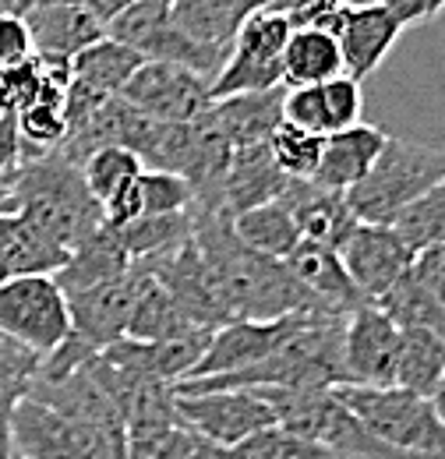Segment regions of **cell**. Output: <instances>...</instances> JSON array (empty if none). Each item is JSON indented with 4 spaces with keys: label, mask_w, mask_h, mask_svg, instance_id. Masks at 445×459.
Segmentation results:
<instances>
[{
    "label": "cell",
    "mask_w": 445,
    "mask_h": 459,
    "mask_svg": "<svg viewBox=\"0 0 445 459\" xmlns=\"http://www.w3.org/2000/svg\"><path fill=\"white\" fill-rule=\"evenodd\" d=\"M195 244L216 280L230 322H276L286 315L326 311L311 290H304V283L286 269V262L248 247L237 237L233 216L195 209Z\"/></svg>",
    "instance_id": "obj_1"
},
{
    "label": "cell",
    "mask_w": 445,
    "mask_h": 459,
    "mask_svg": "<svg viewBox=\"0 0 445 459\" xmlns=\"http://www.w3.org/2000/svg\"><path fill=\"white\" fill-rule=\"evenodd\" d=\"M0 212H14L47 230L67 251L85 240L92 230L103 227V209L89 195L82 167L64 160L57 149L25 152L11 191L0 198Z\"/></svg>",
    "instance_id": "obj_2"
},
{
    "label": "cell",
    "mask_w": 445,
    "mask_h": 459,
    "mask_svg": "<svg viewBox=\"0 0 445 459\" xmlns=\"http://www.w3.org/2000/svg\"><path fill=\"white\" fill-rule=\"evenodd\" d=\"M445 177V152L421 145L386 138L375 167L361 184L346 191V205L357 223H382L392 227L421 195H428Z\"/></svg>",
    "instance_id": "obj_3"
},
{
    "label": "cell",
    "mask_w": 445,
    "mask_h": 459,
    "mask_svg": "<svg viewBox=\"0 0 445 459\" xmlns=\"http://www.w3.org/2000/svg\"><path fill=\"white\" fill-rule=\"evenodd\" d=\"M276 410V424L326 446L343 459H406L389 442H382L336 389H255Z\"/></svg>",
    "instance_id": "obj_4"
},
{
    "label": "cell",
    "mask_w": 445,
    "mask_h": 459,
    "mask_svg": "<svg viewBox=\"0 0 445 459\" xmlns=\"http://www.w3.org/2000/svg\"><path fill=\"white\" fill-rule=\"evenodd\" d=\"M336 396L406 459H445V420L428 396L399 385H336Z\"/></svg>",
    "instance_id": "obj_5"
},
{
    "label": "cell",
    "mask_w": 445,
    "mask_h": 459,
    "mask_svg": "<svg viewBox=\"0 0 445 459\" xmlns=\"http://www.w3.org/2000/svg\"><path fill=\"white\" fill-rule=\"evenodd\" d=\"M293 32V22L279 11H255L240 22L233 47L226 54L222 71L213 78L209 92L213 103L244 96V92H269L283 85V50Z\"/></svg>",
    "instance_id": "obj_6"
},
{
    "label": "cell",
    "mask_w": 445,
    "mask_h": 459,
    "mask_svg": "<svg viewBox=\"0 0 445 459\" xmlns=\"http://www.w3.org/2000/svg\"><path fill=\"white\" fill-rule=\"evenodd\" d=\"M0 336L39 353L43 360L71 336L67 297L54 276H11L0 283Z\"/></svg>",
    "instance_id": "obj_7"
},
{
    "label": "cell",
    "mask_w": 445,
    "mask_h": 459,
    "mask_svg": "<svg viewBox=\"0 0 445 459\" xmlns=\"http://www.w3.org/2000/svg\"><path fill=\"white\" fill-rule=\"evenodd\" d=\"M308 25H318L326 32H333L336 43H339V54H343V67L357 82L371 78L403 36V25L392 18L382 0L339 4L333 11H322L318 18H311Z\"/></svg>",
    "instance_id": "obj_8"
},
{
    "label": "cell",
    "mask_w": 445,
    "mask_h": 459,
    "mask_svg": "<svg viewBox=\"0 0 445 459\" xmlns=\"http://www.w3.org/2000/svg\"><path fill=\"white\" fill-rule=\"evenodd\" d=\"M107 36L127 43L131 50H138L145 60H163V64H177V67H188L195 74H202L209 85L213 78L222 71L226 60L205 47H198L191 36H184L173 18H170L167 7H153V4H135L127 7L117 22L107 25Z\"/></svg>",
    "instance_id": "obj_9"
},
{
    "label": "cell",
    "mask_w": 445,
    "mask_h": 459,
    "mask_svg": "<svg viewBox=\"0 0 445 459\" xmlns=\"http://www.w3.org/2000/svg\"><path fill=\"white\" fill-rule=\"evenodd\" d=\"M177 413L198 435L233 449L262 428L276 424V410L255 389H213V393H177Z\"/></svg>",
    "instance_id": "obj_10"
},
{
    "label": "cell",
    "mask_w": 445,
    "mask_h": 459,
    "mask_svg": "<svg viewBox=\"0 0 445 459\" xmlns=\"http://www.w3.org/2000/svg\"><path fill=\"white\" fill-rule=\"evenodd\" d=\"M124 103H131L138 114L153 120H170V124H188L198 120L213 107L209 82L188 67L163 64V60H145L135 78L120 92Z\"/></svg>",
    "instance_id": "obj_11"
},
{
    "label": "cell",
    "mask_w": 445,
    "mask_h": 459,
    "mask_svg": "<svg viewBox=\"0 0 445 459\" xmlns=\"http://www.w3.org/2000/svg\"><path fill=\"white\" fill-rule=\"evenodd\" d=\"M399 360V325L368 300L343 322V371L346 385H392Z\"/></svg>",
    "instance_id": "obj_12"
},
{
    "label": "cell",
    "mask_w": 445,
    "mask_h": 459,
    "mask_svg": "<svg viewBox=\"0 0 445 459\" xmlns=\"http://www.w3.org/2000/svg\"><path fill=\"white\" fill-rule=\"evenodd\" d=\"M336 255L364 300H379L414 269V251L406 247V240L396 227L382 223H353Z\"/></svg>",
    "instance_id": "obj_13"
},
{
    "label": "cell",
    "mask_w": 445,
    "mask_h": 459,
    "mask_svg": "<svg viewBox=\"0 0 445 459\" xmlns=\"http://www.w3.org/2000/svg\"><path fill=\"white\" fill-rule=\"evenodd\" d=\"M135 287H138V269L131 262V269L124 276H117V280L78 290V293H67L71 336L89 353H100L107 346L127 340V318H131Z\"/></svg>",
    "instance_id": "obj_14"
},
{
    "label": "cell",
    "mask_w": 445,
    "mask_h": 459,
    "mask_svg": "<svg viewBox=\"0 0 445 459\" xmlns=\"http://www.w3.org/2000/svg\"><path fill=\"white\" fill-rule=\"evenodd\" d=\"M315 315V311H311ZM326 315V311H322ZM304 315H286V318H276V322H226L220 325L213 336H209V346L202 353V360L191 368V378H216V375H233V371H244L251 364H258L262 357H269L301 322Z\"/></svg>",
    "instance_id": "obj_15"
},
{
    "label": "cell",
    "mask_w": 445,
    "mask_h": 459,
    "mask_svg": "<svg viewBox=\"0 0 445 459\" xmlns=\"http://www.w3.org/2000/svg\"><path fill=\"white\" fill-rule=\"evenodd\" d=\"M22 18L32 32L36 57L47 64H71L85 47L107 36V25H100L82 4H47L25 11Z\"/></svg>",
    "instance_id": "obj_16"
},
{
    "label": "cell",
    "mask_w": 445,
    "mask_h": 459,
    "mask_svg": "<svg viewBox=\"0 0 445 459\" xmlns=\"http://www.w3.org/2000/svg\"><path fill=\"white\" fill-rule=\"evenodd\" d=\"M279 198L290 209L304 240L326 244L333 251H339V244L346 240V233L357 223L350 205H346V195L333 191V187H322L315 180H290Z\"/></svg>",
    "instance_id": "obj_17"
},
{
    "label": "cell",
    "mask_w": 445,
    "mask_h": 459,
    "mask_svg": "<svg viewBox=\"0 0 445 459\" xmlns=\"http://www.w3.org/2000/svg\"><path fill=\"white\" fill-rule=\"evenodd\" d=\"M286 184H290V177L276 167L269 142L240 145L230 160L226 180H222V209H226V216H240L255 205L276 202L286 191Z\"/></svg>",
    "instance_id": "obj_18"
},
{
    "label": "cell",
    "mask_w": 445,
    "mask_h": 459,
    "mask_svg": "<svg viewBox=\"0 0 445 459\" xmlns=\"http://www.w3.org/2000/svg\"><path fill=\"white\" fill-rule=\"evenodd\" d=\"M386 131L375 127V124H353V127H343L326 134V145H322V163L315 170V184L322 187H333V191H350L353 184H361L368 170L375 167L382 145H386Z\"/></svg>",
    "instance_id": "obj_19"
},
{
    "label": "cell",
    "mask_w": 445,
    "mask_h": 459,
    "mask_svg": "<svg viewBox=\"0 0 445 459\" xmlns=\"http://www.w3.org/2000/svg\"><path fill=\"white\" fill-rule=\"evenodd\" d=\"M286 269L304 283V290H311V297L336 315H350L353 307L368 304L364 293L353 287V280L346 276L339 255L326 244H315V240H301L290 258H283Z\"/></svg>",
    "instance_id": "obj_20"
},
{
    "label": "cell",
    "mask_w": 445,
    "mask_h": 459,
    "mask_svg": "<svg viewBox=\"0 0 445 459\" xmlns=\"http://www.w3.org/2000/svg\"><path fill=\"white\" fill-rule=\"evenodd\" d=\"M138 287H135V300H131V318H127V340L138 343H170V340H184L191 333H209L198 329L184 307L167 293L160 280H153L138 262Z\"/></svg>",
    "instance_id": "obj_21"
},
{
    "label": "cell",
    "mask_w": 445,
    "mask_h": 459,
    "mask_svg": "<svg viewBox=\"0 0 445 459\" xmlns=\"http://www.w3.org/2000/svg\"><path fill=\"white\" fill-rule=\"evenodd\" d=\"M131 269V258L127 251L120 247L117 240V230L103 227L92 230L85 240H78L71 251H67V262L60 265L54 273L57 287L67 293H78V290H89V287H100L107 280H117Z\"/></svg>",
    "instance_id": "obj_22"
},
{
    "label": "cell",
    "mask_w": 445,
    "mask_h": 459,
    "mask_svg": "<svg viewBox=\"0 0 445 459\" xmlns=\"http://www.w3.org/2000/svg\"><path fill=\"white\" fill-rule=\"evenodd\" d=\"M283 92L286 85L269 89V92H244V96L216 100L205 110V117L233 142V149L269 142V134L283 124Z\"/></svg>",
    "instance_id": "obj_23"
},
{
    "label": "cell",
    "mask_w": 445,
    "mask_h": 459,
    "mask_svg": "<svg viewBox=\"0 0 445 459\" xmlns=\"http://www.w3.org/2000/svg\"><path fill=\"white\" fill-rule=\"evenodd\" d=\"M339 74H346V67L333 32L318 25H293L283 50V85H326Z\"/></svg>",
    "instance_id": "obj_24"
},
{
    "label": "cell",
    "mask_w": 445,
    "mask_h": 459,
    "mask_svg": "<svg viewBox=\"0 0 445 459\" xmlns=\"http://www.w3.org/2000/svg\"><path fill=\"white\" fill-rule=\"evenodd\" d=\"M170 18L198 47H205L226 60L230 47H233V36H237L240 22L248 18V11L240 0H173Z\"/></svg>",
    "instance_id": "obj_25"
},
{
    "label": "cell",
    "mask_w": 445,
    "mask_h": 459,
    "mask_svg": "<svg viewBox=\"0 0 445 459\" xmlns=\"http://www.w3.org/2000/svg\"><path fill=\"white\" fill-rule=\"evenodd\" d=\"M142 64L145 57L138 50H131L127 43H120L113 36H103L100 43L85 47L71 60V82H78L100 96H120Z\"/></svg>",
    "instance_id": "obj_26"
},
{
    "label": "cell",
    "mask_w": 445,
    "mask_h": 459,
    "mask_svg": "<svg viewBox=\"0 0 445 459\" xmlns=\"http://www.w3.org/2000/svg\"><path fill=\"white\" fill-rule=\"evenodd\" d=\"M445 375V336L428 329H399V360H396V382L406 393L435 396Z\"/></svg>",
    "instance_id": "obj_27"
},
{
    "label": "cell",
    "mask_w": 445,
    "mask_h": 459,
    "mask_svg": "<svg viewBox=\"0 0 445 459\" xmlns=\"http://www.w3.org/2000/svg\"><path fill=\"white\" fill-rule=\"evenodd\" d=\"M43 357L0 336V459H11V420L22 400H29Z\"/></svg>",
    "instance_id": "obj_28"
},
{
    "label": "cell",
    "mask_w": 445,
    "mask_h": 459,
    "mask_svg": "<svg viewBox=\"0 0 445 459\" xmlns=\"http://www.w3.org/2000/svg\"><path fill=\"white\" fill-rule=\"evenodd\" d=\"M233 230L248 247H255V251H262L269 258H279V262L290 258V251L304 240L297 223H293V216H290V209L283 205V198L233 216Z\"/></svg>",
    "instance_id": "obj_29"
},
{
    "label": "cell",
    "mask_w": 445,
    "mask_h": 459,
    "mask_svg": "<svg viewBox=\"0 0 445 459\" xmlns=\"http://www.w3.org/2000/svg\"><path fill=\"white\" fill-rule=\"evenodd\" d=\"M399 329H428L445 336V304L435 297V290L428 287L414 269L375 300Z\"/></svg>",
    "instance_id": "obj_30"
},
{
    "label": "cell",
    "mask_w": 445,
    "mask_h": 459,
    "mask_svg": "<svg viewBox=\"0 0 445 459\" xmlns=\"http://www.w3.org/2000/svg\"><path fill=\"white\" fill-rule=\"evenodd\" d=\"M191 233H195V209L163 212V216H138L135 223L117 227V240L131 262H142V258L180 247L184 240H191Z\"/></svg>",
    "instance_id": "obj_31"
},
{
    "label": "cell",
    "mask_w": 445,
    "mask_h": 459,
    "mask_svg": "<svg viewBox=\"0 0 445 459\" xmlns=\"http://www.w3.org/2000/svg\"><path fill=\"white\" fill-rule=\"evenodd\" d=\"M142 173H145V163H142L131 149H124V145L96 149V152L82 163L85 187H89V195L100 202V209L110 202L113 195H120L124 187H131Z\"/></svg>",
    "instance_id": "obj_32"
},
{
    "label": "cell",
    "mask_w": 445,
    "mask_h": 459,
    "mask_svg": "<svg viewBox=\"0 0 445 459\" xmlns=\"http://www.w3.org/2000/svg\"><path fill=\"white\" fill-rule=\"evenodd\" d=\"M392 227L406 240V247L414 251V258H417L421 251L442 247L445 244V177L428 191V195H421Z\"/></svg>",
    "instance_id": "obj_33"
},
{
    "label": "cell",
    "mask_w": 445,
    "mask_h": 459,
    "mask_svg": "<svg viewBox=\"0 0 445 459\" xmlns=\"http://www.w3.org/2000/svg\"><path fill=\"white\" fill-rule=\"evenodd\" d=\"M230 459H343L329 453L326 446L283 428V424H273V428H262L255 431L251 438L237 442L230 449Z\"/></svg>",
    "instance_id": "obj_34"
},
{
    "label": "cell",
    "mask_w": 445,
    "mask_h": 459,
    "mask_svg": "<svg viewBox=\"0 0 445 459\" xmlns=\"http://www.w3.org/2000/svg\"><path fill=\"white\" fill-rule=\"evenodd\" d=\"M322 145H326V134L293 127V124H286V120L269 134L273 160H276V167L286 173L290 180H311V177H315L318 163H322Z\"/></svg>",
    "instance_id": "obj_35"
},
{
    "label": "cell",
    "mask_w": 445,
    "mask_h": 459,
    "mask_svg": "<svg viewBox=\"0 0 445 459\" xmlns=\"http://www.w3.org/2000/svg\"><path fill=\"white\" fill-rule=\"evenodd\" d=\"M14 120H18V134H22V149L25 152H50V149H57L64 142V134H67L64 103L36 100L29 110H22Z\"/></svg>",
    "instance_id": "obj_36"
},
{
    "label": "cell",
    "mask_w": 445,
    "mask_h": 459,
    "mask_svg": "<svg viewBox=\"0 0 445 459\" xmlns=\"http://www.w3.org/2000/svg\"><path fill=\"white\" fill-rule=\"evenodd\" d=\"M142 198H145V216H163V212H188L195 209V191L180 173L170 170H145L138 177Z\"/></svg>",
    "instance_id": "obj_37"
},
{
    "label": "cell",
    "mask_w": 445,
    "mask_h": 459,
    "mask_svg": "<svg viewBox=\"0 0 445 459\" xmlns=\"http://www.w3.org/2000/svg\"><path fill=\"white\" fill-rule=\"evenodd\" d=\"M318 89H322V110H326V127H329V134L361 124V114H364V89H361L357 78L339 74V78L318 85Z\"/></svg>",
    "instance_id": "obj_38"
},
{
    "label": "cell",
    "mask_w": 445,
    "mask_h": 459,
    "mask_svg": "<svg viewBox=\"0 0 445 459\" xmlns=\"http://www.w3.org/2000/svg\"><path fill=\"white\" fill-rule=\"evenodd\" d=\"M283 120L315 134H329L326 110H322V89L318 85H297L283 92Z\"/></svg>",
    "instance_id": "obj_39"
},
{
    "label": "cell",
    "mask_w": 445,
    "mask_h": 459,
    "mask_svg": "<svg viewBox=\"0 0 445 459\" xmlns=\"http://www.w3.org/2000/svg\"><path fill=\"white\" fill-rule=\"evenodd\" d=\"M36 57L32 32L22 14H4L0 18V67H18Z\"/></svg>",
    "instance_id": "obj_40"
},
{
    "label": "cell",
    "mask_w": 445,
    "mask_h": 459,
    "mask_svg": "<svg viewBox=\"0 0 445 459\" xmlns=\"http://www.w3.org/2000/svg\"><path fill=\"white\" fill-rule=\"evenodd\" d=\"M22 167V134H18V120L0 114V198L11 191L14 177Z\"/></svg>",
    "instance_id": "obj_41"
},
{
    "label": "cell",
    "mask_w": 445,
    "mask_h": 459,
    "mask_svg": "<svg viewBox=\"0 0 445 459\" xmlns=\"http://www.w3.org/2000/svg\"><path fill=\"white\" fill-rule=\"evenodd\" d=\"M382 4L389 7V14L403 25V29L435 22V18L445 11V0H382Z\"/></svg>",
    "instance_id": "obj_42"
},
{
    "label": "cell",
    "mask_w": 445,
    "mask_h": 459,
    "mask_svg": "<svg viewBox=\"0 0 445 459\" xmlns=\"http://www.w3.org/2000/svg\"><path fill=\"white\" fill-rule=\"evenodd\" d=\"M414 273L435 290V297L445 304V244L442 247H432V251H421L414 258Z\"/></svg>",
    "instance_id": "obj_43"
},
{
    "label": "cell",
    "mask_w": 445,
    "mask_h": 459,
    "mask_svg": "<svg viewBox=\"0 0 445 459\" xmlns=\"http://www.w3.org/2000/svg\"><path fill=\"white\" fill-rule=\"evenodd\" d=\"M339 4H346V0H279L273 11L286 14L293 25H308L311 18H318L322 11H333Z\"/></svg>",
    "instance_id": "obj_44"
},
{
    "label": "cell",
    "mask_w": 445,
    "mask_h": 459,
    "mask_svg": "<svg viewBox=\"0 0 445 459\" xmlns=\"http://www.w3.org/2000/svg\"><path fill=\"white\" fill-rule=\"evenodd\" d=\"M138 0H82V7L100 22V25H110V22H117L127 7H135Z\"/></svg>",
    "instance_id": "obj_45"
},
{
    "label": "cell",
    "mask_w": 445,
    "mask_h": 459,
    "mask_svg": "<svg viewBox=\"0 0 445 459\" xmlns=\"http://www.w3.org/2000/svg\"><path fill=\"white\" fill-rule=\"evenodd\" d=\"M240 4H244L248 14H255V11H273L279 0H240Z\"/></svg>",
    "instance_id": "obj_46"
},
{
    "label": "cell",
    "mask_w": 445,
    "mask_h": 459,
    "mask_svg": "<svg viewBox=\"0 0 445 459\" xmlns=\"http://www.w3.org/2000/svg\"><path fill=\"white\" fill-rule=\"evenodd\" d=\"M47 4H82V0H22L18 11L25 14V11H32V7H47Z\"/></svg>",
    "instance_id": "obj_47"
},
{
    "label": "cell",
    "mask_w": 445,
    "mask_h": 459,
    "mask_svg": "<svg viewBox=\"0 0 445 459\" xmlns=\"http://www.w3.org/2000/svg\"><path fill=\"white\" fill-rule=\"evenodd\" d=\"M432 403H435L439 417L445 420V375H442V382H439V389H435V396H432Z\"/></svg>",
    "instance_id": "obj_48"
},
{
    "label": "cell",
    "mask_w": 445,
    "mask_h": 459,
    "mask_svg": "<svg viewBox=\"0 0 445 459\" xmlns=\"http://www.w3.org/2000/svg\"><path fill=\"white\" fill-rule=\"evenodd\" d=\"M18 4H22V0H0V18H4V14H22Z\"/></svg>",
    "instance_id": "obj_49"
},
{
    "label": "cell",
    "mask_w": 445,
    "mask_h": 459,
    "mask_svg": "<svg viewBox=\"0 0 445 459\" xmlns=\"http://www.w3.org/2000/svg\"><path fill=\"white\" fill-rule=\"evenodd\" d=\"M142 4H153V7H173V0H142Z\"/></svg>",
    "instance_id": "obj_50"
}]
</instances>
